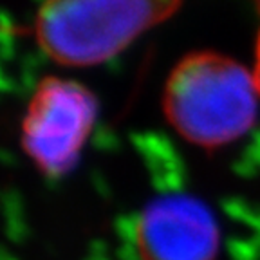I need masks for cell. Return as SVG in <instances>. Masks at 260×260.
Returning <instances> with one entry per match:
<instances>
[{"mask_svg":"<svg viewBox=\"0 0 260 260\" xmlns=\"http://www.w3.org/2000/svg\"><path fill=\"white\" fill-rule=\"evenodd\" d=\"M258 96L255 74L239 61L215 53H193L172 71L162 109L186 141L219 148L251 130Z\"/></svg>","mask_w":260,"mask_h":260,"instance_id":"6da1fadb","label":"cell"},{"mask_svg":"<svg viewBox=\"0 0 260 260\" xmlns=\"http://www.w3.org/2000/svg\"><path fill=\"white\" fill-rule=\"evenodd\" d=\"M179 4L181 0H47L37 16L38 47L63 65L107 63Z\"/></svg>","mask_w":260,"mask_h":260,"instance_id":"7a4b0ae2","label":"cell"},{"mask_svg":"<svg viewBox=\"0 0 260 260\" xmlns=\"http://www.w3.org/2000/svg\"><path fill=\"white\" fill-rule=\"evenodd\" d=\"M96 116V98L81 83L44 78L22 123L25 154L47 177H63L80 161Z\"/></svg>","mask_w":260,"mask_h":260,"instance_id":"3957f363","label":"cell"},{"mask_svg":"<svg viewBox=\"0 0 260 260\" xmlns=\"http://www.w3.org/2000/svg\"><path fill=\"white\" fill-rule=\"evenodd\" d=\"M141 260H215L219 228L210 208L191 195H165L143 210L136 226Z\"/></svg>","mask_w":260,"mask_h":260,"instance_id":"277c9868","label":"cell"},{"mask_svg":"<svg viewBox=\"0 0 260 260\" xmlns=\"http://www.w3.org/2000/svg\"><path fill=\"white\" fill-rule=\"evenodd\" d=\"M16 54L15 49V31L13 29H2V60L9 61Z\"/></svg>","mask_w":260,"mask_h":260,"instance_id":"5b68a950","label":"cell"},{"mask_svg":"<svg viewBox=\"0 0 260 260\" xmlns=\"http://www.w3.org/2000/svg\"><path fill=\"white\" fill-rule=\"evenodd\" d=\"M0 87H2V90H4V92H9V90H13V92H15L16 81L9 80L8 74H6V71H0Z\"/></svg>","mask_w":260,"mask_h":260,"instance_id":"8992f818","label":"cell"},{"mask_svg":"<svg viewBox=\"0 0 260 260\" xmlns=\"http://www.w3.org/2000/svg\"><path fill=\"white\" fill-rule=\"evenodd\" d=\"M107 69L110 71V73H121V58H112V60L107 61Z\"/></svg>","mask_w":260,"mask_h":260,"instance_id":"52a82bcc","label":"cell"},{"mask_svg":"<svg viewBox=\"0 0 260 260\" xmlns=\"http://www.w3.org/2000/svg\"><path fill=\"white\" fill-rule=\"evenodd\" d=\"M255 80H256V85H258V90H260V44H258V61H256V73H255Z\"/></svg>","mask_w":260,"mask_h":260,"instance_id":"ba28073f","label":"cell"},{"mask_svg":"<svg viewBox=\"0 0 260 260\" xmlns=\"http://www.w3.org/2000/svg\"><path fill=\"white\" fill-rule=\"evenodd\" d=\"M32 2H37V4H40V6H44L47 0H32Z\"/></svg>","mask_w":260,"mask_h":260,"instance_id":"9c48e42d","label":"cell"}]
</instances>
